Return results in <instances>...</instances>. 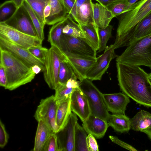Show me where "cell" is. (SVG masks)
Here are the masks:
<instances>
[{"label":"cell","mask_w":151,"mask_h":151,"mask_svg":"<svg viewBox=\"0 0 151 151\" xmlns=\"http://www.w3.org/2000/svg\"><path fill=\"white\" fill-rule=\"evenodd\" d=\"M118 85L123 93L138 104L151 107V81L139 66L116 63Z\"/></svg>","instance_id":"6da1fadb"},{"label":"cell","mask_w":151,"mask_h":151,"mask_svg":"<svg viewBox=\"0 0 151 151\" xmlns=\"http://www.w3.org/2000/svg\"><path fill=\"white\" fill-rule=\"evenodd\" d=\"M151 12V0H140L121 15L114 44L116 49L130 43L133 30L137 24Z\"/></svg>","instance_id":"7a4b0ae2"},{"label":"cell","mask_w":151,"mask_h":151,"mask_svg":"<svg viewBox=\"0 0 151 151\" xmlns=\"http://www.w3.org/2000/svg\"><path fill=\"white\" fill-rule=\"evenodd\" d=\"M0 63L7 78L5 89L12 91L31 82L36 76L31 68L10 52L0 48Z\"/></svg>","instance_id":"3957f363"},{"label":"cell","mask_w":151,"mask_h":151,"mask_svg":"<svg viewBox=\"0 0 151 151\" xmlns=\"http://www.w3.org/2000/svg\"><path fill=\"white\" fill-rule=\"evenodd\" d=\"M116 60V63L145 66L151 69V34L131 43Z\"/></svg>","instance_id":"277c9868"},{"label":"cell","mask_w":151,"mask_h":151,"mask_svg":"<svg viewBox=\"0 0 151 151\" xmlns=\"http://www.w3.org/2000/svg\"><path fill=\"white\" fill-rule=\"evenodd\" d=\"M66 58L64 52L58 47L51 45L44 61V80L49 88L55 90L58 84V76L61 61Z\"/></svg>","instance_id":"5b68a950"},{"label":"cell","mask_w":151,"mask_h":151,"mask_svg":"<svg viewBox=\"0 0 151 151\" xmlns=\"http://www.w3.org/2000/svg\"><path fill=\"white\" fill-rule=\"evenodd\" d=\"M79 87L87 97L91 114L107 121L110 114L104 102L103 94L92 81L87 78L80 81Z\"/></svg>","instance_id":"8992f818"},{"label":"cell","mask_w":151,"mask_h":151,"mask_svg":"<svg viewBox=\"0 0 151 151\" xmlns=\"http://www.w3.org/2000/svg\"><path fill=\"white\" fill-rule=\"evenodd\" d=\"M0 37L27 49L33 46H42V42L38 37L23 33L9 25L5 21L0 22Z\"/></svg>","instance_id":"52a82bcc"},{"label":"cell","mask_w":151,"mask_h":151,"mask_svg":"<svg viewBox=\"0 0 151 151\" xmlns=\"http://www.w3.org/2000/svg\"><path fill=\"white\" fill-rule=\"evenodd\" d=\"M58 106V104L53 95L42 99L34 116L37 121L42 120L55 133L58 132L56 121Z\"/></svg>","instance_id":"ba28073f"},{"label":"cell","mask_w":151,"mask_h":151,"mask_svg":"<svg viewBox=\"0 0 151 151\" xmlns=\"http://www.w3.org/2000/svg\"><path fill=\"white\" fill-rule=\"evenodd\" d=\"M60 43L61 49L64 52L94 58H96V51L84 38L75 37L63 33Z\"/></svg>","instance_id":"9c48e42d"},{"label":"cell","mask_w":151,"mask_h":151,"mask_svg":"<svg viewBox=\"0 0 151 151\" xmlns=\"http://www.w3.org/2000/svg\"><path fill=\"white\" fill-rule=\"evenodd\" d=\"M115 49L114 44L111 45L106 48L103 54L96 58V62L87 72L86 78L92 81L101 80L111 60L118 56L115 53Z\"/></svg>","instance_id":"30bf717a"},{"label":"cell","mask_w":151,"mask_h":151,"mask_svg":"<svg viewBox=\"0 0 151 151\" xmlns=\"http://www.w3.org/2000/svg\"><path fill=\"white\" fill-rule=\"evenodd\" d=\"M77 120L76 115L71 113L64 127L56 133L59 151H75V129Z\"/></svg>","instance_id":"8fae6325"},{"label":"cell","mask_w":151,"mask_h":151,"mask_svg":"<svg viewBox=\"0 0 151 151\" xmlns=\"http://www.w3.org/2000/svg\"><path fill=\"white\" fill-rule=\"evenodd\" d=\"M0 48L10 52L31 68L37 65L41 68L42 72L44 71V62L34 56L28 49L20 47L1 37H0Z\"/></svg>","instance_id":"7c38bea8"},{"label":"cell","mask_w":151,"mask_h":151,"mask_svg":"<svg viewBox=\"0 0 151 151\" xmlns=\"http://www.w3.org/2000/svg\"><path fill=\"white\" fill-rule=\"evenodd\" d=\"M5 22L23 33L38 37L31 18L23 6Z\"/></svg>","instance_id":"4fadbf2b"},{"label":"cell","mask_w":151,"mask_h":151,"mask_svg":"<svg viewBox=\"0 0 151 151\" xmlns=\"http://www.w3.org/2000/svg\"><path fill=\"white\" fill-rule=\"evenodd\" d=\"M64 52L78 79L81 81L86 78L87 72L96 62V58L75 55L67 52Z\"/></svg>","instance_id":"5bb4252c"},{"label":"cell","mask_w":151,"mask_h":151,"mask_svg":"<svg viewBox=\"0 0 151 151\" xmlns=\"http://www.w3.org/2000/svg\"><path fill=\"white\" fill-rule=\"evenodd\" d=\"M71 111L78 116L83 122L91 114L87 97L79 88L73 91L70 96Z\"/></svg>","instance_id":"9a60e30c"},{"label":"cell","mask_w":151,"mask_h":151,"mask_svg":"<svg viewBox=\"0 0 151 151\" xmlns=\"http://www.w3.org/2000/svg\"><path fill=\"white\" fill-rule=\"evenodd\" d=\"M103 100L108 111L113 114H125L129 97L123 93L103 94Z\"/></svg>","instance_id":"2e32d148"},{"label":"cell","mask_w":151,"mask_h":151,"mask_svg":"<svg viewBox=\"0 0 151 151\" xmlns=\"http://www.w3.org/2000/svg\"><path fill=\"white\" fill-rule=\"evenodd\" d=\"M82 126L88 134L97 139L103 137L109 126L107 121L91 114L83 122Z\"/></svg>","instance_id":"e0dca14e"},{"label":"cell","mask_w":151,"mask_h":151,"mask_svg":"<svg viewBox=\"0 0 151 151\" xmlns=\"http://www.w3.org/2000/svg\"><path fill=\"white\" fill-rule=\"evenodd\" d=\"M92 23L99 28L106 27L114 18L111 12L106 7L91 0Z\"/></svg>","instance_id":"ac0fdd59"},{"label":"cell","mask_w":151,"mask_h":151,"mask_svg":"<svg viewBox=\"0 0 151 151\" xmlns=\"http://www.w3.org/2000/svg\"><path fill=\"white\" fill-rule=\"evenodd\" d=\"M51 11L49 16L45 20V24L53 25L61 21L67 16L68 13L60 0H50Z\"/></svg>","instance_id":"d6986e66"},{"label":"cell","mask_w":151,"mask_h":151,"mask_svg":"<svg viewBox=\"0 0 151 151\" xmlns=\"http://www.w3.org/2000/svg\"><path fill=\"white\" fill-rule=\"evenodd\" d=\"M107 122L109 126L119 133L128 132L131 128V119L125 114H110Z\"/></svg>","instance_id":"ffe728a7"},{"label":"cell","mask_w":151,"mask_h":151,"mask_svg":"<svg viewBox=\"0 0 151 151\" xmlns=\"http://www.w3.org/2000/svg\"><path fill=\"white\" fill-rule=\"evenodd\" d=\"M70 96L58 104L56 121L58 132L65 126L72 113L70 105Z\"/></svg>","instance_id":"44dd1931"},{"label":"cell","mask_w":151,"mask_h":151,"mask_svg":"<svg viewBox=\"0 0 151 151\" xmlns=\"http://www.w3.org/2000/svg\"><path fill=\"white\" fill-rule=\"evenodd\" d=\"M33 150L42 151L44 145L50 134L53 133L43 121H38Z\"/></svg>","instance_id":"7402d4cb"},{"label":"cell","mask_w":151,"mask_h":151,"mask_svg":"<svg viewBox=\"0 0 151 151\" xmlns=\"http://www.w3.org/2000/svg\"><path fill=\"white\" fill-rule=\"evenodd\" d=\"M131 128L136 131L142 130L151 127V114L141 110L131 119Z\"/></svg>","instance_id":"603a6c76"},{"label":"cell","mask_w":151,"mask_h":151,"mask_svg":"<svg viewBox=\"0 0 151 151\" xmlns=\"http://www.w3.org/2000/svg\"><path fill=\"white\" fill-rule=\"evenodd\" d=\"M78 24L83 33L84 38L86 41L96 51L98 50L99 47V40L98 32L99 28L91 22L86 25Z\"/></svg>","instance_id":"cb8c5ba5"},{"label":"cell","mask_w":151,"mask_h":151,"mask_svg":"<svg viewBox=\"0 0 151 151\" xmlns=\"http://www.w3.org/2000/svg\"><path fill=\"white\" fill-rule=\"evenodd\" d=\"M150 34L151 12L140 21L134 27L130 43Z\"/></svg>","instance_id":"d4e9b609"},{"label":"cell","mask_w":151,"mask_h":151,"mask_svg":"<svg viewBox=\"0 0 151 151\" xmlns=\"http://www.w3.org/2000/svg\"><path fill=\"white\" fill-rule=\"evenodd\" d=\"M66 17L63 21L52 25L48 35V41L51 45H55L61 49V39Z\"/></svg>","instance_id":"484cf974"},{"label":"cell","mask_w":151,"mask_h":151,"mask_svg":"<svg viewBox=\"0 0 151 151\" xmlns=\"http://www.w3.org/2000/svg\"><path fill=\"white\" fill-rule=\"evenodd\" d=\"M91 22V0H88L77 9L76 22L78 24L86 25Z\"/></svg>","instance_id":"4316f807"},{"label":"cell","mask_w":151,"mask_h":151,"mask_svg":"<svg viewBox=\"0 0 151 151\" xmlns=\"http://www.w3.org/2000/svg\"><path fill=\"white\" fill-rule=\"evenodd\" d=\"M74 21L70 15L68 14L63 29V33L75 37L85 38L79 25Z\"/></svg>","instance_id":"83f0119b"},{"label":"cell","mask_w":151,"mask_h":151,"mask_svg":"<svg viewBox=\"0 0 151 151\" xmlns=\"http://www.w3.org/2000/svg\"><path fill=\"white\" fill-rule=\"evenodd\" d=\"M70 78L77 80V78L68 63L66 57L60 62L58 76V84H64Z\"/></svg>","instance_id":"f1b7e54d"},{"label":"cell","mask_w":151,"mask_h":151,"mask_svg":"<svg viewBox=\"0 0 151 151\" xmlns=\"http://www.w3.org/2000/svg\"><path fill=\"white\" fill-rule=\"evenodd\" d=\"M87 133L83 127L77 122L75 129V151H88L86 143Z\"/></svg>","instance_id":"f546056e"},{"label":"cell","mask_w":151,"mask_h":151,"mask_svg":"<svg viewBox=\"0 0 151 151\" xmlns=\"http://www.w3.org/2000/svg\"><path fill=\"white\" fill-rule=\"evenodd\" d=\"M22 6L29 15L38 38L43 41L45 38L44 29L45 25L42 22L31 7L25 0Z\"/></svg>","instance_id":"4dcf8cb0"},{"label":"cell","mask_w":151,"mask_h":151,"mask_svg":"<svg viewBox=\"0 0 151 151\" xmlns=\"http://www.w3.org/2000/svg\"><path fill=\"white\" fill-rule=\"evenodd\" d=\"M29 4L42 22L45 25L44 10L45 6L50 3V0H24Z\"/></svg>","instance_id":"1f68e13d"},{"label":"cell","mask_w":151,"mask_h":151,"mask_svg":"<svg viewBox=\"0 0 151 151\" xmlns=\"http://www.w3.org/2000/svg\"><path fill=\"white\" fill-rule=\"evenodd\" d=\"M106 7L111 12L114 18L127 11L128 3L127 0H115L110 3Z\"/></svg>","instance_id":"d6a6232c"},{"label":"cell","mask_w":151,"mask_h":151,"mask_svg":"<svg viewBox=\"0 0 151 151\" xmlns=\"http://www.w3.org/2000/svg\"><path fill=\"white\" fill-rule=\"evenodd\" d=\"M113 28V26L109 24L105 28H98V32L99 40V52H102L106 48L107 43L111 36Z\"/></svg>","instance_id":"836d02e7"},{"label":"cell","mask_w":151,"mask_h":151,"mask_svg":"<svg viewBox=\"0 0 151 151\" xmlns=\"http://www.w3.org/2000/svg\"><path fill=\"white\" fill-rule=\"evenodd\" d=\"M76 88L67 87L65 83L64 84H58L55 89L54 95L58 104L65 100L70 96L72 93Z\"/></svg>","instance_id":"e575fe53"},{"label":"cell","mask_w":151,"mask_h":151,"mask_svg":"<svg viewBox=\"0 0 151 151\" xmlns=\"http://www.w3.org/2000/svg\"><path fill=\"white\" fill-rule=\"evenodd\" d=\"M15 7L10 0L7 1L1 4L0 7V22L6 21L14 14Z\"/></svg>","instance_id":"d590c367"},{"label":"cell","mask_w":151,"mask_h":151,"mask_svg":"<svg viewBox=\"0 0 151 151\" xmlns=\"http://www.w3.org/2000/svg\"><path fill=\"white\" fill-rule=\"evenodd\" d=\"M42 151H59L57 136L52 133L45 142Z\"/></svg>","instance_id":"8d00e7d4"},{"label":"cell","mask_w":151,"mask_h":151,"mask_svg":"<svg viewBox=\"0 0 151 151\" xmlns=\"http://www.w3.org/2000/svg\"><path fill=\"white\" fill-rule=\"evenodd\" d=\"M48 49L42 46H33L28 49L34 56L44 63Z\"/></svg>","instance_id":"74e56055"},{"label":"cell","mask_w":151,"mask_h":151,"mask_svg":"<svg viewBox=\"0 0 151 151\" xmlns=\"http://www.w3.org/2000/svg\"><path fill=\"white\" fill-rule=\"evenodd\" d=\"M65 7L68 14L76 22L77 8L74 0H60Z\"/></svg>","instance_id":"f35d334b"},{"label":"cell","mask_w":151,"mask_h":151,"mask_svg":"<svg viewBox=\"0 0 151 151\" xmlns=\"http://www.w3.org/2000/svg\"><path fill=\"white\" fill-rule=\"evenodd\" d=\"M9 135L7 132L4 124L0 120V147L4 148L8 142Z\"/></svg>","instance_id":"ab89813d"},{"label":"cell","mask_w":151,"mask_h":151,"mask_svg":"<svg viewBox=\"0 0 151 151\" xmlns=\"http://www.w3.org/2000/svg\"><path fill=\"white\" fill-rule=\"evenodd\" d=\"M86 143L88 151H98V145L95 137L92 134H88L87 136Z\"/></svg>","instance_id":"60d3db41"},{"label":"cell","mask_w":151,"mask_h":151,"mask_svg":"<svg viewBox=\"0 0 151 151\" xmlns=\"http://www.w3.org/2000/svg\"><path fill=\"white\" fill-rule=\"evenodd\" d=\"M109 137L112 142L123 148L130 151L137 150L132 146L122 141L116 136L110 135L109 136Z\"/></svg>","instance_id":"b9f144b4"},{"label":"cell","mask_w":151,"mask_h":151,"mask_svg":"<svg viewBox=\"0 0 151 151\" xmlns=\"http://www.w3.org/2000/svg\"><path fill=\"white\" fill-rule=\"evenodd\" d=\"M7 83V78L4 67L0 64V85L4 87L6 86Z\"/></svg>","instance_id":"7bdbcfd3"},{"label":"cell","mask_w":151,"mask_h":151,"mask_svg":"<svg viewBox=\"0 0 151 151\" xmlns=\"http://www.w3.org/2000/svg\"><path fill=\"white\" fill-rule=\"evenodd\" d=\"M77 80L70 78L65 83L66 86L68 87L76 88H79L80 81H78Z\"/></svg>","instance_id":"ee69618b"},{"label":"cell","mask_w":151,"mask_h":151,"mask_svg":"<svg viewBox=\"0 0 151 151\" xmlns=\"http://www.w3.org/2000/svg\"><path fill=\"white\" fill-rule=\"evenodd\" d=\"M10 0L14 4L16 9V10L14 13L16 12L22 6L24 3V0Z\"/></svg>","instance_id":"f6af8a7d"},{"label":"cell","mask_w":151,"mask_h":151,"mask_svg":"<svg viewBox=\"0 0 151 151\" xmlns=\"http://www.w3.org/2000/svg\"><path fill=\"white\" fill-rule=\"evenodd\" d=\"M51 11V7L50 3L45 6L43 14L45 20L49 16Z\"/></svg>","instance_id":"bcb514c9"},{"label":"cell","mask_w":151,"mask_h":151,"mask_svg":"<svg viewBox=\"0 0 151 151\" xmlns=\"http://www.w3.org/2000/svg\"><path fill=\"white\" fill-rule=\"evenodd\" d=\"M101 5L106 7L112 1L115 0H94Z\"/></svg>","instance_id":"7dc6e473"},{"label":"cell","mask_w":151,"mask_h":151,"mask_svg":"<svg viewBox=\"0 0 151 151\" xmlns=\"http://www.w3.org/2000/svg\"><path fill=\"white\" fill-rule=\"evenodd\" d=\"M31 68L33 72L36 74H38L41 71L42 72L41 68L37 65L32 66Z\"/></svg>","instance_id":"c3c4849f"},{"label":"cell","mask_w":151,"mask_h":151,"mask_svg":"<svg viewBox=\"0 0 151 151\" xmlns=\"http://www.w3.org/2000/svg\"><path fill=\"white\" fill-rule=\"evenodd\" d=\"M140 132L146 134L149 138L151 139V127L143 129Z\"/></svg>","instance_id":"681fc988"},{"label":"cell","mask_w":151,"mask_h":151,"mask_svg":"<svg viewBox=\"0 0 151 151\" xmlns=\"http://www.w3.org/2000/svg\"><path fill=\"white\" fill-rule=\"evenodd\" d=\"M88 0H75V3L77 9L83 4Z\"/></svg>","instance_id":"f907efd6"},{"label":"cell","mask_w":151,"mask_h":151,"mask_svg":"<svg viewBox=\"0 0 151 151\" xmlns=\"http://www.w3.org/2000/svg\"><path fill=\"white\" fill-rule=\"evenodd\" d=\"M128 3V9L133 4L140 0H127Z\"/></svg>","instance_id":"816d5d0a"},{"label":"cell","mask_w":151,"mask_h":151,"mask_svg":"<svg viewBox=\"0 0 151 151\" xmlns=\"http://www.w3.org/2000/svg\"><path fill=\"white\" fill-rule=\"evenodd\" d=\"M149 78L151 81V73L148 74Z\"/></svg>","instance_id":"f5cc1de1"}]
</instances>
